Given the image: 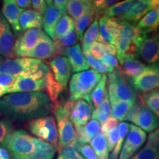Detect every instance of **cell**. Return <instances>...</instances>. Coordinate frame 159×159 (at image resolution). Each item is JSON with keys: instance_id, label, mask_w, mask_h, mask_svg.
<instances>
[{"instance_id": "obj_1", "label": "cell", "mask_w": 159, "mask_h": 159, "mask_svg": "<svg viewBox=\"0 0 159 159\" xmlns=\"http://www.w3.org/2000/svg\"><path fill=\"white\" fill-rule=\"evenodd\" d=\"M53 105L42 91L14 93L0 99V114L10 120L30 121L51 115Z\"/></svg>"}, {"instance_id": "obj_2", "label": "cell", "mask_w": 159, "mask_h": 159, "mask_svg": "<svg viewBox=\"0 0 159 159\" xmlns=\"http://www.w3.org/2000/svg\"><path fill=\"white\" fill-rule=\"evenodd\" d=\"M102 75L93 69L75 73L69 82V101L84 99L91 105L90 94L101 79Z\"/></svg>"}, {"instance_id": "obj_3", "label": "cell", "mask_w": 159, "mask_h": 159, "mask_svg": "<svg viewBox=\"0 0 159 159\" xmlns=\"http://www.w3.org/2000/svg\"><path fill=\"white\" fill-rule=\"evenodd\" d=\"M108 94L110 102L119 101L136 102V92L133 85L120 71H114L108 75Z\"/></svg>"}, {"instance_id": "obj_4", "label": "cell", "mask_w": 159, "mask_h": 159, "mask_svg": "<svg viewBox=\"0 0 159 159\" xmlns=\"http://www.w3.org/2000/svg\"><path fill=\"white\" fill-rule=\"evenodd\" d=\"M2 146L11 155L12 159L22 158L34 152V137L25 130H15Z\"/></svg>"}, {"instance_id": "obj_5", "label": "cell", "mask_w": 159, "mask_h": 159, "mask_svg": "<svg viewBox=\"0 0 159 159\" xmlns=\"http://www.w3.org/2000/svg\"><path fill=\"white\" fill-rule=\"evenodd\" d=\"M26 127L37 139L49 143L57 149L58 135L54 116L49 115L32 119L27 122Z\"/></svg>"}, {"instance_id": "obj_6", "label": "cell", "mask_w": 159, "mask_h": 159, "mask_svg": "<svg viewBox=\"0 0 159 159\" xmlns=\"http://www.w3.org/2000/svg\"><path fill=\"white\" fill-rule=\"evenodd\" d=\"M124 120L134 123L144 132H152L159 128V119L145 106L142 100L136 102L125 116Z\"/></svg>"}, {"instance_id": "obj_7", "label": "cell", "mask_w": 159, "mask_h": 159, "mask_svg": "<svg viewBox=\"0 0 159 159\" xmlns=\"http://www.w3.org/2000/svg\"><path fill=\"white\" fill-rule=\"evenodd\" d=\"M57 122L58 145L57 149L69 145L75 139V128L69 119L64 103L56 102L53 105V111Z\"/></svg>"}, {"instance_id": "obj_8", "label": "cell", "mask_w": 159, "mask_h": 159, "mask_svg": "<svg viewBox=\"0 0 159 159\" xmlns=\"http://www.w3.org/2000/svg\"><path fill=\"white\" fill-rule=\"evenodd\" d=\"M136 57L151 65L159 62V32L143 34Z\"/></svg>"}, {"instance_id": "obj_9", "label": "cell", "mask_w": 159, "mask_h": 159, "mask_svg": "<svg viewBox=\"0 0 159 159\" xmlns=\"http://www.w3.org/2000/svg\"><path fill=\"white\" fill-rule=\"evenodd\" d=\"M41 60L31 57H16L7 59L0 65V74L16 77L34 69L41 63Z\"/></svg>"}, {"instance_id": "obj_10", "label": "cell", "mask_w": 159, "mask_h": 159, "mask_svg": "<svg viewBox=\"0 0 159 159\" xmlns=\"http://www.w3.org/2000/svg\"><path fill=\"white\" fill-rule=\"evenodd\" d=\"M44 34L45 33H43L41 29L26 30L16 39L12 49L11 55L15 57H26Z\"/></svg>"}, {"instance_id": "obj_11", "label": "cell", "mask_w": 159, "mask_h": 159, "mask_svg": "<svg viewBox=\"0 0 159 159\" xmlns=\"http://www.w3.org/2000/svg\"><path fill=\"white\" fill-rule=\"evenodd\" d=\"M147 139L144 130L134 125H130L125 144L118 159H132L134 154L143 146Z\"/></svg>"}, {"instance_id": "obj_12", "label": "cell", "mask_w": 159, "mask_h": 159, "mask_svg": "<svg viewBox=\"0 0 159 159\" xmlns=\"http://www.w3.org/2000/svg\"><path fill=\"white\" fill-rule=\"evenodd\" d=\"M65 108L68 111L69 119L75 125V128L83 126L89 122L91 117V107L84 99L68 101L64 103Z\"/></svg>"}, {"instance_id": "obj_13", "label": "cell", "mask_w": 159, "mask_h": 159, "mask_svg": "<svg viewBox=\"0 0 159 159\" xmlns=\"http://www.w3.org/2000/svg\"><path fill=\"white\" fill-rule=\"evenodd\" d=\"M133 86L135 90L142 93L159 89V65L147 66L142 74L133 80Z\"/></svg>"}, {"instance_id": "obj_14", "label": "cell", "mask_w": 159, "mask_h": 159, "mask_svg": "<svg viewBox=\"0 0 159 159\" xmlns=\"http://www.w3.org/2000/svg\"><path fill=\"white\" fill-rule=\"evenodd\" d=\"M49 66L55 80L65 90L71 74V67L68 59L61 55H56L51 60Z\"/></svg>"}, {"instance_id": "obj_15", "label": "cell", "mask_w": 159, "mask_h": 159, "mask_svg": "<svg viewBox=\"0 0 159 159\" xmlns=\"http://www.w3.org/2000/svg\"><path fill=\"white\" fill-rule=\"evenodd\" d=\"M45 88L46 77L42 79H35L27 75H22L16 77V80L10 89L9 94L38 92L44 90Z\"/></svg>"}, {"instance_id": "obj_16", "label": "cell", "mask_w": 159, "mask_h": 159, "mask_svg": "<svg viewBox=\"0 0 159 159\" xmlns=\"http://www.w3.org/2000/svg\"><path fill=\"white\" fill-rule=\"evenodd\" d=\"M59 49V47L55 41L45 33L26 57H31L41 61L49 58L54 55H57Z\"/></svg>"}, {"instance_id": "obj_17", "label": "cell", "mask_w": 159, "mask_h": 159, "mask_svg": "<svg viewBox=\"0 0 159 159\" xmlns=\"http://www.w3.org/2000/svg\"><path fill=\"white\" fill-rule=\"evenodd\" d=\"M66 55L68 59L71 67V70L74 72H81V71L89 70V65L84 55L83 54L80 45L77 43L73 47L66 49H60L57 55Z\"/></svg>"}, {"instance_id": "obj_18", "label": "cell", "mask_w": 159, "mask_h": 159, "mask_svg": "<svg viewBox=\"0 0 159 159\" xmlns=\"http://www.w3.org/2000/svg\"><path fill=\"white\" fill-rule=\"evenodd\" d=\"M25 10L19 7L14 0H5L3 1L2 13L10 27L13 29L16 35H21V29L19 25V16Z\"/></svg>"}, {"instance_id": "obj_19", "label": "cell", "mask_w": 159, "mask_h": 159, "mask_svg": "<svg viewBox=\"0 0 159 159\" xmlns=\"http://www.w3.org/2000/svg\"><path fill=\"white\" fill-rule=\"evenodd\" d=\"M14 45V35L8 22L0 11V55L8 57Z\"/></svg>"}, {"instance_id": "obj_20", "label": "cell", "mask_w": 159, "mask_h": 159, "mask_svg": "<svg viewBox=\"0 0 159 159\" xmlns=\"http://www.w3.org/2000/svg\"><path fill=\"white\" fill-rule=\"evenodd\" d=\"M100 132V124L95 119L89 121L86 125L75 128V144H86Z\"/></svg>"}, {"instance_id": "obj_21", "label": "cell", "mask_w": 159, "mask_h": 159, "mask_svg": "<svg viewBox=\"0 0 159 159\" xmlns=\"http://www.w3.org/2000/svg\"><path fill=\"white\" fill-rule=\"evenodd\" d=\"M46 9L43 18V25L45 33L51 39L54 40L55 29L58 21L62 17V14L59 10L52 4V1H46Z\"/></svg>"}, {"instance_id": "obj_22", "label": "cell", "mask_w": 159, "mask_h": 159, "mask_svg": "<svg viewBox=\"0 0 159 159\" xmlns=\"http://www.w3.org/2000/svg\"><path fill=\"white\" fill-rule=\"evenodd\" d=\"M132 159H159V128L149 134L146 144Z\"/></svg>"}, {"instance_id": "obj_23", "label": "cell", "mask_w": 159, "mask_h": 159, "mask_svg": "<svg viewBox=\"0 0 159 159\" xmlns=\"http://www.w3.org/2000/svg\"><path fill=\"white\" fill-rule=\"evenodd\" d=\"M150 11V0H142V1H139L138 3L136 4L126 14L119 16L117 19L123 25L130 24V25H136V24L139 21V20Z\"/></svg>"}, {"instance_id": "obj_24", "label": "cell", "mask_w": 159, "mask_h": 159, "mask_svg": "<svg viewBox=\"0 0 159 159\" xmlns=\"http://www.w3.org/2000/svg\"><path fill=\"white\" fill-rule=\"evenodd\" d=\"M122 68H119L125 76L133 80L141 75L147 68V66L137 59L136 55H126L123 60Z\"/></svg>"}, {"instance_id": "obj_25", "label": "cell", "mask_w": 159, "mask_h": 159, "mask_svg": "<svg viewBox=\"0 0 159 159\" xmlns=\"http://www.w3.org/2000/svg\"><path fill=\"white\" fill-rule=\"evenodd\" d=\"M19 25L21 31L30 29H41L43 25L42 16L35 10H25L19 16Z\"/></svg>"}, {"instance_id": "obj_26", "label": "cell", "mask_w": 159, "mask_h": 159, "mask_svg": "<svg viewBox=\"0 0 159 159\" xmlns=\"http://www.w3.org/2000/svg\"><path fill=\"white\" fill-rule=\"evenodd\" d=\"M35 151L33 154L20 159H53L57 148L49 143L34 138ZM12 159V158H11Z\"/></svg>"}, {"instance_id": "obj_27", "label": "cell", "mask_w": 159, "mask_h": 159, "mask_svg": "<svg viewBox=\"0 0 159 159\" xmlns=\"http://www.w3.org/2000/svg\"><path fill=\"white\" fill-rule=\"evenodd\" d=\"M93 7L92 1L85 0H69L66 1V13H68L73 21H77Z\"/></svg>"}, {"instance_id": "obj_28", "label": "cell", "mask_w": 159, "mask_h": 159, "mask_svg": "<svg viewBox=\"0 0 159 159\" xmlns=\"http://www.w3.org/2000/svg\"><path fill=\"white\" fill-rule=\"evenodd\" d=\"M159 10H152L139 20L136 27L142 33H150L158 30Z\"/></svg>"}, {"instance_id": "obj_29", "label": "cell", "mask_w": 159, "mask_h": 159, "mask_svg": "<svg viewBox=\"0 0 159 159\" xmlns=\"http://www.w3.org/2000/svg\"><path fill=\"white\" fill-rule=\"evenodd\" d=\"M111 102L109 100L108 91H105V97L102 103L99 105L98 108L93 110L91 117L93 119H95L99 124H103L105 121H107L111 117Z\"/></svg>"}, {"instance_id": "obj_30", "label": "cell", "mask_w": 159, "mask_h": 159, "mask_svg": "<svg viewBox=\"0 0 159 159\" xmlns=\"http://www.w3.org/2000/svg\"><path fill=\"white\" fill-rule=\"evenodd\" d=\"M90 146L94 151L98 159H108L109 152L106 138L101 131L91 139Z\"/></svg>"}, {"instance_id": "obj_31", "label": "cell", "mask_w": 159, "mask_h": 159, "mask_svg": "<svg viewBox=\"0 0 159 159\" xmlns=\"http://www.w3.org/2000/svg\"><path fill=\"white\" fill-rule=\"evenodd\" d=\"M107 76L105 75H102L101 79L97 83L95 88L93 89L90 94L91 107L93 110L98 108L99 105L102 102L105 97V93L106 91V82Z\"/></svg>"}, {"instance_id": "obj_32", "label": "cell", "mask_w": 159, "mask_h": 159, "mask_svg": "<svg viewBox=\"0 0 159 159\" xmlns=\"http://www.w3.org/2000/svg\"><path fill=\"white\" fill-rule=\"evenodd\" d=\"M138 2L139 1H136V0H125V1L119 2L114 5L109 7L105 12L103 16H105L108 18L122 16L126 14L128 11H130V10L136 4L138 3Z\"/></svg>"}, {"instance_id": "obj_33", "label": "cell", "mask_w": 159, "mask_h": 159, "mask_svg": "<svg viewBox=\"0 0 159 159\" xmlns=\"http://www.w3.org/2000/svg\"><path fill=\"white\" fill-rule=\"evenodd\" d=\"M99 19L98 16L95 18L93 23L90 25L86 32L85 33L84 37L83 38V52H89V47L94 43L95 40H97L99 37Z\"/></svg>"}, {"instance_id": "obj_34", "label": "cell", "mask_w": 159, "mask_h": 159, "mask_svg": "<svg viewBox=\"0 0 159 159\" xmlns=\"http://www.w3.org/2000/svg\"><path fill=\"white\" fill-rule=\"evenodd\" d=\"M95 16H96V13H95L94 7H92L75 21V31H76L77 39L79 41H82L84 30L91 23V21L94 20Z\"/></svg>"}, {"instance_id": "obj_35", "label": "cell", "mask_w": 159, "mask_h": 159, "mask_svg": "<svg viewBox=\"0 0 159 159\" xmlns=\"http://www.w3.org/2000/svg\"><path fill=\"white\" fill-rule=\"evenodd\" d=\"M46 90L47 91V96L51 100V102H56L57 99H58L59 95L63 91H64L62 89V87L60 85L56 80L54 78L52 71H49L47 73L46 76Z\"/></svg>"}, {"instance_id": "obj_36", "label": "cell", "mask_w": 159, "mask_h": 159, "mask_svg": "<svg viewBox=\"0 0 159 159\" xmlns=\"http://www.w3.org/2000/svg\"><path fill=\"white\" fill-rule=\"evenodd\" d=\"M135 103L136 102L133 101H119L111 103V114L113 117L117 120L123 121L126 114Z\"/></svg>"}, {"instance_id": "obj_37", "label": "cell", "mask_w": 159, "mask_h": 159, "mask_svg": "<svg viewBox=\"0 0 159 159\" xmlns=\"http://www.w3.org/2000/svg\"><path fill=\"white\" fill-rule=\"evenodd\" d=\"M75 27V21L69 15L62 16L55 27L54 41L68 33L69 31L74 29Z\"/></svg>"}, {"instance_id": "obj_38", "label": "cell", "mask_w": 159, "mask_h": 159, "mask_svg": "<svg viewBox=\"0 0 159 159\" xmlns=\"http://www.w3.org/2000/svg\"><path fill=\"white\" fill-rule=\"evenodd\" d=\"M129 128H130V124L128 122H122L119 123L118 125V131H119V139L117 144L115 147L114 150L110 156L108 157V159H118L119 155L120 153L121 150H122L123 142L126 137L128 132L129 130Z\"/></svg>"}, {"instance_id": "obj_39", "label": "cell", "mask_w": 159, "mask_h": 159, "mask_svg": "<svg viewBox=\"0 0 159 159\" xmlns=\"http://www.w3.org/2000/svg\"><path fill=\"white\" fill-rule=\"evenodd\" d=\"M142 101L145 106L159 119V89L146 93Z\"/></svg>"}, {"instance_id": "obj_40", "label": "cell", "mask_w": 159, "mask_h": 159, "mask_svg": "<svg viewBox=\"0 0 159 159\" xmlns=\"http://www.w3.org/2000/svg\"><path fill=\"white\" fill-rule=\"evenodd\" d=\"M123 26L124 25L120 21H119L117 18L108 17L106 22V29L114 40L115 47H116L117 41H118L121 32L122 30Z\"/></svg>"}, {"instance_id": "obj_41", "label": "cell", "mask_w": 159, "mask_h": 159, "mask_svg": "<svg viewBox=\"0 0 159 159\" xmlns=\"http://www.w3.org/2000/svg\"><path fill=\"white\" fill-rule=\"evenodd\" d=\"M77 39L75 28L72 29L68 33L61 37L60 39L54 41L59 47V49H66L73 47L77 43Z\"/></svg>"}, {"instance_id": "obj_42", "label": "cell", "mask_w": 159, "mask_h": 159, "mask_svg": "<svg viewBox=\"0 0 159 159\" xmlns=\"http://www.w3.org/2000/svg\"><path fill=\"white\" fill-rule=\"evenodd\" d=\"M85 57L87 60L89 65L90 66L93 70L97 71L99 74H105V73H111L114 71V69H111L108 66L104 64L102 61L95 59L90 55V53H85Z\"/></svg>"}, {"instance_id": "obj_43", "label": "cell", "mask_w": 159, "mask_h": 159, "mask_svg": "<svg viewBox=\"0 0 159 159\" xmlns=\"http://www.w3.org/2000/svg\"><path fill=\"white\" fill-rule=\"evenodd\" d=\"M13 132V125L11 120L7 119H0V145H2Z\"/></svg>"}, {"instance_id": "obj_44", "label": "cell", "mask_w": 159, "mask_h": 159, "mask_svg": "<svg viewBox=\"0 0 159 159\" xmlns=\"http://www.w3.org/2000/svg\"><path fill=\"white\" fill-rule=\"evenodd\" d=\"M16 77L7 75L0 74V99L9 93L10 89L13 86Z\"/></svg>"}, {"instance_id": "obj_45", "label": "cell", "mask_w": 159, "mask_h": 159, "mask_svg": "<svg viewBox=\"0 0 159 159\" xmlns=\"http://www.w3.org/2000/svg\"><path fill=\"white\" fill-rule=\"evenodd\" d=\"M60 156L68 159H85L82 155L76 150L74 144H71L57 149Z\"/></svg>"}, {"instance_id": "obj_46", "label": "cell", "mask_w": 159, "mask_h": 159, "mask_svg": "<svg viewBox=\"0 0 159 159\" xmlns=\"http://www.w3.org/2000/svg\"><path fill=\"white\" fill-rule=\"evenodd\" d=\"M119 2L118 1L114 0H100V1H92L93 7H94L95 13L98 16L99 14L102 13L104 14L105 11L111 6L114 5L115 4Z\"/></svg>"}, {"instance_id": "obj_47", "label": "cell", "mask_w": 159, "mask_h": 159, "mask_svg": "<svg viewBox=\"0 0 159 159\" xmlns=\"http://www.w3.org/2000/svg\"><path fill=\"white\" fill-rule=\"evenodd\" d=\"M89 53L94 58L99 61L106 53L105 44L98 41H94L89 47Z\"/></svg>"}, {"instance_id": "obj_48", "label": "cell", "mask_w": 159, "mask_h": 159, "mask_svg": "<svg viewBox=\"0 0 159 159\" xmlns=\"http://www.w3.org/2000/svg\"><path fill=\"white\" fill-rule=\"evenodd\" d=\"M75 148L76 150L84 157L85 159H98L97 156L95 154L94 151L91 148L90 145L89 144H81V145H76L74 143Z\"/></svg>"}, {"instance_id": "obj_49", "label": "cell", "mask_w": 159, "mask_h": 159, "mask_svg": "<svg viewBox=\"0 0 159 159\" xmlns=\"http://www.w3.org/2000/svg\"><path fill=\"white\" fill-rule=\"evenodd\" d=\"M106 138L107 146H108V152H112L115 147L117 144L119 139V131L118 128H116L108 133V134L105 135Z\"/></svg>"}, {"instance_id": "obj_50", "label": "cell", "mask_w": 159, "mask_h": 159, "mask_svg": "<svg viewBox=\"0 0 159 159\" xmlns=\"http://www.w3.org/2000/svg\"><path fill=\"white\" fill-rule=\"evenodd\" d=\"M119 125V121L111 116L109 118L108 120L102 124V127H101V132L103 134L107 135L110 131L114 130V128H117V125Z\"/></svg>"}, {"instance_id": "obj_51", "label": "cell", "mask_w": 159, "mask_h": 159, "mask_svg": "<svg viewBox=\"0 0 159 159\" xmlns=\"http://www.w3.org/2000/svg\"><path fill=\"white\" fill-rule=\"evenodd\" d=\"M101 61H102V63L108 66V67H110L111 69H118L119 68V61L117 58L114 55H111L108 53H105L104 56L102 57V58L101 59Z\"/></svg>"}, {"instance_id": "obj_52", "label": "cell", "mask_w": 159, "mask_h": 159, "mask_svg": "<svg viewBox=\"0 0 159 159\" xmlns=\"http://www.w3.org/2000/svg\"><path fill=\"white\" fill-rule=\"evenodd\" d=\"M32 7L41 16H43L47 9V2L43 0H33L31 1Z\"/></svg>"}, {"instance_id": "obj_53", "label": "cell", "mask_w": 159, "mask_h": 159, "mask_svg": "<svg viewBox=\"0 0 159 159\" xmlns=\"http://www.w3.org/2000/svg\"><path fill=\"white\" fill-rule=\"evenodd\" d=\"M52 4L59 10L62 16L67 15L66 1H64V0H54V1H52Z\"/></svg>"}, {"instance_id": "obj_54", "label": "cell", "mask_w": 159, "mask_h": 159, "mask_svg": "<svg viewBox=\"0 0 159 159\" xmlns=\"http://www.w3.org/2000/svg\"><path fill=\"white\" fill-rule=\"evenodd\" d=\"M16 3L21 8H30L32 7L31 1L30 0H16Z\"/></svg>"}, {"instance_id": "obj_55", "label": "cell", "mask_w": 159, "mask_h": 159, "mask_svg": "<svg viewBox=\"0 0 159 159\" xmlns=\"http://www.w3.org/2000/svg\"><path fill=\"white\" fill-rule=\"evenodd\" d=\"M105 47L106 53L114 55V56L116 55V48L114 45L111 44V43H106V44H105Z\"/></svg>"}, {"instance_id": "obj_56", "label": "cell", "mask_w": 159, "mask_h": 159, "mask_svg": "<svg viewBox=\"0 0 159 159\" xmlns=\"http://www.w3.org/2000/svg\"><path fill=\"white\" fill-rule=\"evenodd\" d=\"M152 10H159V0L151 1V11Z\"/></svg>"}, {"instance_id": "obj_57", "label": "cell", "mask_w": 159, "mask_h": 159, "mask_svg": "<svg viewBox=\"0 0 159 159\" xmlns=\"http://www.w3.org/2000/svg\"><path fill=\"white\" fill-rule=\"evenodd\" d=\"M4 61H5V59H4L3 57H2L1 55H0V65L2 64L4 62Z\"/></svg>"}, {"instance_id": "obj_58", "label": "cell", "mask_w": 159, "mask_h": 159, "mask_svg": "<svg viewBox=\"0 0 159 159\" xmlns=\"http://www.w3.org/2000/svg\"><path fill=\"white\" fill-rule=\"evenodd\" d=\"M57 159H68V158H65V157H63V156H60V155H58V156H57Z\"/></svg>"}, {"instance_id": "obj_59", "label": "cell", "mask_w": 159, "mask_h": 159, "mask_svg": "<svg viewBox=\"0 0 159 159\" xmlns=\"http://www.w3.org/2000/svg\"><path fill=\"white\" fill-rule=\"evenodd\" d=\"M159 29V22H158V30Z\"/></svg>"}, {"instance_id": "obj_60", "label": "cell", "mask_w": 159, "mask_h": 159, "mask_svg": "<svg viewBox=\"0 0 159 159\" xmlns=\"http://www.w3.org/2000/svg\"><path fill=\"white\" fill-rule=\"evenodd\" d=\"M0 159H2V158L1 156H0Z\"/></svg>"}]
</instances>
